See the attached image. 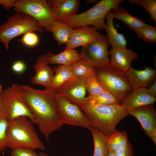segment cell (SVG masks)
<instances>
[{"mask_svg":"<svg viewBox=\"0 0 156 156\" xmlns=\"http://www.w3.org/2000/svg\"><path fill=\"white\" fill-rule=\"evenodd\" d=\"M21 86L24 90L25 101L36 124L49 141L50 134L60 129L63 124L58 111L55 92L51 88L41 90L27 85Z\"/></svg>","mask_w":156,"mask_h":156,"instance_id":"obj_1","label":"cell"},{"mask_svg":"<svg viewBox=\"0 0 156 156\" xmlns=\"http://www.w3.org/2000/svg\"><path fill=\"white\" fill-rule=\"evenodd\" d=\"M94 127L109 135L116 130V125L128 115L120 105H105L86 102L77 105Z\"/></svg>","mask_w":156,"mask_h":156,"instance_id":"obj_2","label":"cell"},{"mask_svg":"<svg viewBox=\"0 0 156 156\" xmlns=\"http://www.w3.org/2000/svg\"><path fill=\"white\" fill-rule=\"evenodd\" d=\"M7 140L8 147L12 149L19 148L45 149L32 122L25 116L18 117L9 123Z\"/></svg>","mask_w":156,"mask_h":156,"instance_id":"obj_3","label":"cell"},{"mask_svg":"<svg viewBox=\"0 0 156 156\" xmlns=\"http://www.w3.org/2000/svg\"><path fill=\"white\" fill-rule=\"evenodd\" d=\"M0 116L9 123L18 117L25 116L36 124L25 101L21 85L13 84L2 90L0 94Z\"/></svg>","mask_w":156,"mask_h":156,"instance_id":"obj_4","label":"cell"},{"mask_svg":"<svg viewBox=\"0 0 156 156\" xmlns=\"http://www.w3.org/2000/svg\"><path fill=\"white\" fill-rule=\"evenodd\" d=\"M123 1L122 0H101L87 11L67 18L64 23L73 29L90 25L97 29H105L106 15Z\"/></svg>","mask_w":156,"mask_h":156,"instance_id":"obj_5","label":"cell"},{"mask_svg":"<svg viewBox=\"0 0 156 156\" xmlns=\"http://www.w3.org/2000/svg\"><path fill=\"white\" fill-rule=\"evenodd\" d=\"M43 27L35 19L27 14L16 12L8 17L7 22L0 25V42L9 49V42L15 37L29 32L42 33Z\"/></svg>","mask_w":156,"mask_h":156,"instance_id":"obj_6","label":"cell"},{"mask_svg":"<svg viewBox=\"0 0 156 156\" xmlns=\"http://www.w3.org/2000/svg\"><path fill=\"white\" fill-rule=\"evenodd\" d=\"M95 73L106 89L120 102L133 89L125 74L116 71L110 64L95 67Z\"/></svg>","mask_w":156,"mask_h":156,"instance_id":"obj_7","label":"cell"},{"mask_svg":"<svg viewBox=\"0 0 156 156\" xmlns=\"http://www.w3.org/2000/svg\"><path fill=\"white\" fill-rule=\"evenodd\" d=\"M16 12L32 17L40 23L47 32L51 31L55 21L52 8L46 0H17L14 6Z\"/></svg>","mask_w":156,"mask_h":156,"instance_id":"obj_8","label":"cell"},{"mask_svg":"<svg viewBox=\"0 0 156 156\" xmlns=\"http://www.w3.org/2000/svg\"><path fill=\"white\" fill-rule=\"evenodd\" d=\"M109 45L107 36L101 34L95 40L81 47L79 57L95 67L108 66L110 64Z\"/></svg>","mask_w":156,"mask_h":156,"instance_id":"obj_9","label":"cell"},{"mask_svg":"<svg viewBox=\"0 0 156 156\" xmlns=\"http://www.w3.org/2000/svg\"><path fill=\"white\" fill-rule=\"evenodd\" d=\"M55 96L58 111L63 124L90 129V122L78 105L69 102L55 92Z\"/></svg>","mask_w":156,"mask_h":156,"instance_id":"obj_10","label":"cell"},{"mask_svg":"<svg viewBox=\"0 0 156 156\" xmlns=\"http://www.w3.org/2000/svg\"><path fill=\"white\" fill-rule=\"evenodd\" d=\"M85 79L73 77L66 82L55 92L58 95L76 105L88 102L86 97Z\"/></svg>","mask_w":156,"mask_h":156,"instance_id":"obj_11","label":"cell"},{"mask_svg":"<svg viewBox=\"0 0 156 156\" xmlns=\"http://www.w3.org/2000/svg\"><path fill=\"white\" fill-rule=\"evenodd\" d=\"M97 30L95 27L89 26L72 29L65 44V49H74L77 47L84 46L95 40L101 34Z\"/></svg>","mask_w":156,"mask_h":156,"instance_id":"obj_12","label":"cell"},{"mask_svg":"<svg viewBox=\"0 0 156 156\" xmlns=\"http://www.w3.org/2000/svg\"><path fill=\"white\" fill-rule=\"evenodd\" d=\"M156 97L146 88L133 89L121 102L120 105L127 110L139 107L153 105Z\"/></svg>","mask_w":156,"mask_h":156,"instance_id":"obj_13","label":"cell"},{"mask_svg":"<svg viewBox=\"0 0 156 156\" xmlns=\"http://www.w3.org/2000/svg\"><path fill=\"white\" fill-rule=\"evenodd\" d=\"M127 111L129 114L133 116L138 120L145 133L150 137L156 130V111L153 105Z\"/></svg>","mask_w":156,"mask_h":156,"instance_id":"obj_14","label":"cell"},{"mask_svg":"<svg viewBox=\"0 0 156 156\" xmlns=\"http://www.w3.org/2000/svg\"><path fill=\"white\" fill-rule=\"evenodd\" d=\"M110 55V64L116 71L125 73L131 66L132 61L138 59L137 54L135 51L126 48L112 49L109 51Z\"/></svg>","mask_w":156,"mask_h":156,"instance_id":"obj_15","label":"cell"},{"mask_svg":"<svg viewBox=\"0 0 156 156\" xmlns=\"http://www.w3.org/2000/svg\"><path fill=\"white\" fill-rule=\"evenodd\" d=\"M125 74L133 89L148 87L156 79V70L149 66L138 70L131 66Z\"/></svg>","mask_w":156,"mask_h":156,"instance_id":"obj_16","label":"cell"},{"mask_svg":"<svg viewBox=\"0 0 156 156\" xmlns=\"http://www.w3.org/2000/svg\"><path fill=\"white\" fill-rule=\"evenodd\" d=\"M45 55L39 57L34 66L35 74L31 79L33 84L42 85L46 88H50L53 78L54 72L48 65Z\"/></svg>","mask_w":156,"mask_h":156,"instance_id":"obj_17","label":"cell"},{"mask_svg":"<svg viewBox=\"0 0 156 156\" xmlns=\"http://www.w3.org/2000/svg\"><path fill=\"white\" fill-rule=\"evenodd\" d=\"M80 4L79 0H63L58 5L52 8L55 21L64 22L67 18L77 14Z\"/></svg>","mask_w":156,"mask_h":156,"instance_id":"obj_18","label":"cell"},{"mask_svg":"<svg viewBox=\"0 0 156 156\" xmlns=\"http://www.w3.org/2000/svg\"><path fill=\"white\" fill-rule=\"evenodd\" d=\"M106 23L105 29L107 33V36L109 44L113 49H123L126 48L127 40L124 36L118 33L115 28L113 23L114 18L111 15V11L105 16Z\"/></svg>","mask_w":156,"mask_h":156,"instance_id":"obj_19","label":"cell"},{"mask_svg":"<svg viewBox=\"0 0 156 156\" xmlns=\"http://www.w3.org/2000/svg\"><path fill=\"white\" fill-rule=\"evenodd\" d=\"M48 64H57L61 65H70L80 59L76 50L65 49L57 54L48 51L45 55Z\"/></svg>","mask_w":156,"mask_h":156,"instance_id":"obj_20","label":"cell"},{"mask_svg":"<svg viewBox=\"0 0 156 156\" xmlns=\"http://www.w3.org/2000/svg\"><path fill=\"white\" fill-rule=\"evenodd\" d=\"M113 10V12H111V15L113 18L122 21L127 25L130 29L134 31L147 25L139 18L133 16L129 14L122 7L118 6Z\"/></svg>","mask_w":156,"mask_h":156,"instance_id":"obj_21","label":"cell"},{"mask_svg":"<svg viewBox=\"0 0 156 156\" xmlns=\"http://www.w3.org/2000/svg\"><path fill=\"white\" fill-rule=\"evenodd\" d=\"M90 130L94 144L92 156H107L109 152L107 145L108 135L94 127L91 126Z\"/></svg>","mask_w":156,"mask_h":156,"instance_id":"obj_22","label":"cell"},{"mask_svg":"<svg viewBox=\"0 0 156 156\" xmlns=\"http://www.w3.org/2000/svg\"><path fill=\"white\" fill-rule=\"evenodd\" d=\"M71 64L60 65L53 68L55 75H54L50 88L54 91H55L67 81L75 77L71 70Z\"/></svg>","mask_w":156,"mask_h":156,"instance_id":"obj_23","label":"cell"},{"mask_svg":"<svg viewBox=\"0 0 156 156\" xmlns=\"http://www.w3.org/2000/svg\"><path fill=\"white\" fill-rule=\"evenodd\" d=\"M129 142L126 131L116 130L108 135L107 145L109 152L115 153L126 146Z\"/></svg>","mask_w":156,"mask_h":156,"instance_id":"obj_24","label":"cell"},{"mask_svg":"<svg viewBox=\"0 0 156 156\" xmlns=\"http://www.w3.org/2000/svg\"><path fill=\"white\" fill-rule=\"evenodd\" d=\"M72 29L64 22L55 21L51 27V32L59 44L62 45L67 42Z\"/></svg>","mask_w":156,"mask_h":156,"instance_id":"obj_25","label":"cell"},{"mask_svg":"<svg viewBox=\"0 0 156 156\" xmlns=\"http://www.w3.org/2000/svg\"><path fill=\"white\" fill-rule=\"evenodd\" d=\"M71 70L75 77L86 79L95 74V67L84 60L80 59L70 65Z\"/></svg>","mask_w":156,"mask_h":156,"instance_id":"obj_26","label":"cell"},{"mask_svg":"<svg viewBox=\"0 0 156 156\" xmlns=\"http://www.w3.org/2000/svg\"><path fill=\"white\" fill-rule=\"evenodd\" d=\"M87 98L88 102L92 103L105 105H120V101L107 90L98 95H89Z\"/></svg>","mask_w":156,"mask_h":156,"instance_id":"obj_27","label":"cell"},{"mask_svg":"<svg viewBox=\"0 0 156 156\" xmlns=\"http://www.w3.org/2000/svg\"><path fill=\"white\" fill-rule=\"evenodd\" d=\"M85 85L86 90L90 95H98L107 90L95 74L85 79Z\"/></svg>","mask_w":156,"mask_h":156,"instance_id":"obj_28","label":"cell"},{"mask_svg":"<svg viewBox=\"0 0 156 156\" xmlns=\"http://www.w3.org/2000/svg\"><path fill=\"white\" fill-rule=\"evenodd\" d=\"M140 38L149 43L156 42V27L147 25L134 30Z\"/></svg>","mask_w":156,"mask_h":156,"instance_id":"obj_29","label":"cell"},{"mask_svg":"<svg viewBox=\"0 0 156 156\" xmlns=\"http://www.w3.org/2000/svg\"><path fill=\"white\" fill-rule=\"evenodd\" d=\"M130 4H139L149 12L151 18L156 23V0H128Z\"/></svg>","mask_w":156,"mask_h":156,"instance_id":"obj_30","label":"cell"},{"mask_svg":"<svg viewBox=\"0 0 156 156\" xmlns=\"http://www.w3.org/2000/svg\"><path fill=\"white\" fill-rule=\"evenodd\" d=\"M9 123L0 116V153L8 148L7 131Z\"/></svg>","mask_w":156,"mask_h":156,"instance_id":"obj_31","label":"cell"},{"mask_svg":"<svg viewBox=\"0 0 156 156\" xmlns=\"http://www.w3.org/2000/svg\"><path fill=\"white\" fill-rule=\"evenodd\" d=\"M21 40L26 46L33 47L37 45L39 42V38L37 34L33 32H29L25 34Z\"/></svg>","mask_w":156,"mask_h":156,"instance_id":"obj_32","label":"cell"},{"mask_svg":"<svg viewBox=\"0 0 156 156\" xmlns=\"http://www.w3.org/2000/svg\"><path fill=\"white\" fill-rule=\"evenodd\" d=\"M11 156H40L35 150L27 148H16L12 149Z\"/></svg>","mask_w":156,"mask_h":156,"instance_id":"obj_33","label":"cell"},{"mask_svg":"<svg viewBox=\"0 0 156 156\" xmlns=\"http://www.w3.org/2000/svg\"><path fill=\"white\" fill-rule=\"evenodd\" d=\"M114 153L115 156H134L132 146L129 142L126 146Z\"/></svg>","mask_w":156,"mask_h":156,"instance_id":"obj_34","label":"cell"},{"mask_svg":"<svg viewBox=\"0 0 156 156\" xmlns=\"http://www.w3.org/2000/svg\"><path fill=\"white\" fill-rule=\"evenodd\" d=\"M26 69V66L23 61H18L15 62L12 67V71L14 73L20 74L24 72Z\"/></svg>","mask_w":156,"mask_h":156,"instance_id":"obj_35","label":"cell"},{"mask_svg":"<svg viewBox=\"0 0 156 156\" xmlns=\"http://www.w3.org/2000/svg\"><path fill=\"white\" fill-rule=\"evenodd\" d=\"M17 0H0V5H2L4 9L9 10L14 7Z\"/></svg>","mask_w":156,"mask_h":156,"instance_id":"obj_36","label":"cell"},{"mask_svg":"<svg viewBox=\"0 0 156 156\" xmlns=\"http://www.w3.org/2000/svg\"><path fill=\"white\" fill-rule=\"evenodd\" d=\"M148 89L152 94L156 97V79L151 84Z\"/></svg>","mask_w":156,"mask_h":156,"instance_id":"obj_37","label":"cell"},{"mask_svg":"<svg viewBox=\"0 0 156 156\" xmlns=\"http://www.w3.org/2000/svg\"><path fill=\"white\" fill-rule=\"evenodd\" d=\"M63 1V0H49L47 1L49 5L52 8L58 5Z\"/></svg>","mask_w":156,"mask_h":156,"instance_id":"obj_38","label":"cell"},{"mask_svg":"<svg viewBox=\"0 0 156 156\" xmlns=\"http://www.w3.org/2000/svg\"><path fill=\"white\" fill-rule=\"evenodd\" d=\"M152 141L154 142L155 145H156V130H155L152 133L150 137Z\"/></svg>","mask_w":156,"mask_h":156,"instance_id":"obj_39","label":"cell"},{"mask_svg":"<svg viewBox=\"0 0 156 156\" xmlns=\"http://www.w3.org/2000/svg\"><path fill=\"white\" fill-rule=\"evenodd\" d=\"M39 154L40 156H49L47 154L42 152H40Z\"/></svg>","mask_w":156,"mask_h":156,"instance_id":"obj_40","label":"cell"},{"mask_svg":"<svg viewBox=\"0 0 156 156\" xmlns=\"http://www.w3.org/2000/svg\"><path fill=\"white\" fill-rule=\"evenodd\" d=\"M96 1L92 0H87V1H86V4H90V3H94H94L95 2H96Z\"/></svg>","mask_w":156,"mask_h":156,"instance_id":"obj_41","label":"cell"},{"mask_svg":"<svg viewBox=\"0 0 156 156\" xmlns=\"http://www.w3.org/2000/svg\"><path fill=\"white\" fill-rule=\"evenodd\" d=\"M107 156H115V155L114 153L109 152Z\"/></svg>","mask_w":156,"mask_h":156,"instance_id":"obj_42","label":"cell"},{"mask_svg":"<svg viewBox=\"0 0 156 156\" xmlns=\"http://www.w3.org/2000/svg\"><path fill=\"white\" fill-rule=\"evenodd\" d=\"M2 87L1 85H0V94L1 93L2 91Z\"/></svg>","mask_w":156,"mask_h":156,"instance_id":"obj_43","label":"cell"}]
</instances>
